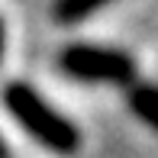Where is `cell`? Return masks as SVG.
<instances>
[{"mask_svg":"<svg viewBox=\"0 0 158 158\" xmlns=\"http://www.w3.org/2000/svg\"><path fill=\"white\" fill-rule=\"evenodd\" d=\"M3 106L19 123V129L32 135L42 148L55 155H74L81 148V129L26 81H13L3 87Z\"/></svg>","mask_w":158,"mask_h":158,"instance_id":"1","label":"cell"},{"mask_svg":"<svg viewBox=\"0 0 158 158\" xmlns=\"http://www.w3.org/2000/svg\"><path fill=\"white\" fill-rule=\"evenodd\" d=\"M58 68L74 81L84 84H113V87H132L135 84V58L123 48L110 45H68L58 55Z\"/></svg>","mask_w":158,"mask_h":158,"instance_id":"2","label":"cell"},{"mask_svg":"<svg viewBox=\"0 0 158 158\" xmlns=\"http://www.w3.org/2000/svg\"><path fill=\"white\" fill-rule=\"evenodd\" d=\"M129 110L148 129L158 132V87L155 84H132L129 87Z\"/></svg>","mask_w":158,"mask_h":158,"instance_id":"3","label":"cell"},{"mask_svg":"<svg viewBox=\"0 0 158 158\" xmlns=\"http://www.w3.org/2000/svg\"><path fill=\"white\" fill-rule=\"evenodd\" d=\"M100 10H103V0H87V3H81V0H58V3L52 6V16L58 19V23L71 26V23H81V19L100 13Z\"/></svg>","mask_w":158,"mask_h":158,"instance_id":"4","label":"cell"},{"mask_svg":"<svg viewBox=\"0 0 158 158\" xmlns=\"http://www.w3.org/2000/svg\"><path fill=\"white\" fill-rule=\"evenodd\" d=\"M3 45H6V23L0 16V64H3Z\"/></svg>","mask_w":158,"mask_h":158,"instance_id":"5","label":"cell"},{"mask_svg":"<svg viewBox=\"0 0 158 158\" xmlns=\"http://www.w3.org/2000/svg\"><path fill=\"white\" fill-rule=\"evenodd\" d=\"M0 158H10V145H6L3 135H0Z\"/></svg>","mask_w":158,"mask_h":158,"instance_id":"6","label":"cell"}]
</instances>
